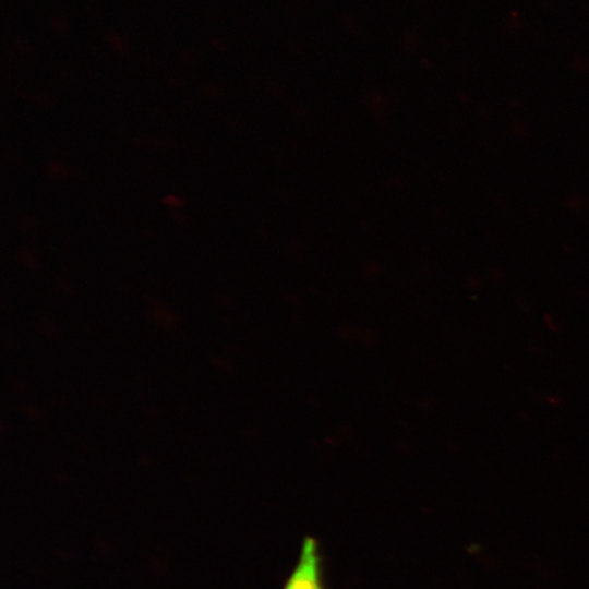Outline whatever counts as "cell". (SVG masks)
<instances>
[{
  "label": "cell",
  "instance_id": "6da1fadb",
  "mask_svg": "<svg viewBox=\"0 0 589 589\" xmlns=\"http://www.w3.org/2000/svg\"><path fill=\"white\" fill-rule=\"evenodd\" d=\"M283 589H326L322 554L316 539H304L296 567Z\"/></svg>",
  "mask_w": 589,
  "mask_h": 589
}]
</instances>
